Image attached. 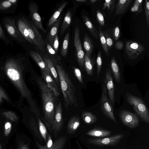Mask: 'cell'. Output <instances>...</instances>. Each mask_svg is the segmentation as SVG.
Returning <instances> with one entry per match:
<instances>
[{"mask_svg":"<svg viewBox=\"0 0 149 149\" xmlns=\"http://www.w3.org/2000/svg\"><path fill=\"white\" fill-rule=\"evenodd\" d=\"M37 81L40 91L44 116L41 118L51 133L53 131L57 98L42 78L37 77Z\"/></svg>","mask_w":149,"mask_h":149,"instance_id":"1","label":"cell"},{"mask_svg":"<svg viewBox=\"0 0 149 149\" xmlns=\"http://www.w3.org/2000/svg\"><path fill=\"white\" fill-rule=\"evenodd\" d=\"M56 68L58 75L61 91L63 94L65 107L68 110L70 106L77 107L78 104L75 95V88L68 73L60 62Z\"/></svg>","mask_w":149,"mask_h":149,"instance_id":"2","label":"cell"},{"mask_svg":"<svg viewBox=\"0 0 149 149\" xmlns=\"http://www.w3.org/2000/svg\"><path fill=\"white\" fill-rule=\"evenodd\" d=\"M1 22L8 35L12 39L22 46L25 47L26 41L17 28L15 16L3 17L1 19Z\"/></svg>","mask_w":149,"mask_h":149,"instance_id":"3","label":"cell"},{"mask_svg":"<svg viewBox=\"0 0 149 149\" xmlns=\"http://www.w3.org/2000/svg\"><path fill=\"white\" fill-rule=\"evenodd\" d=\"M127 101L132 106L141 120L149 125V111L142 99L127 92L125 95Z\"/></svg>","mask_w":149,"mask_h":149,"instance_id":"4","label":"cell"},{"mask_svg":"<svg viewBox=\"0 0 149 149\" xmlns=\"http://www.w3.org/2000/svg\"><path fill=\"white\" fill-rule=\"evenodd\" d=\"M22 16L26 26L29 37L36 48L44 52L45 43L41 34L32 21L24 15L22 14Z\"/></svg>","mask_w":149,"mask_h":149,"instance_id":"5","label":"cell"},{"mask_svg":"<svg viewBox=\"0 0 149 149\" xmlns=\"http://www.w3.org/2000/svg\"><path fill=\"white\" fill-rule=\"evenodd\" d=\"M124 137L123 134H118L105 138H91L88 139L87 142L88 143L98 146H116Z\"/></svg>","mask_w":149,"mask_h":149,"instance_id":"6","label":"cell"},{"mask_svg":"<svg viewBox=\"0 0 149 149\" xmlns=\"http://www.w3.org/2000/svg\"><path fill=\"white\" fill-rule=\"evenodd\" d=\"M100 104L101 110L103 114L117 124L113 113V107L107 96V91L104 84L102 86Z\"/></svg>","mask_w":149,"mask_h":149,"instance_id":"7","label":"cell"},{"mask_svg":"<svg viewBox=\"0 0 149 149\" xmlns=\"http://www.w3.org/2000/svg\"><path fill=\"white\" fill-rule=\"evenodd\" d=\"M145 50V47L139 42L130 40L125 43V53L130 60H134L137 58Z\"/></svg>","mask_w":149,"mask_h":149,"instance_id":"8","label":"cell"},{"mask_svg":"<svg viewBox=\"0 0 149 149\" xmlns=\"http://www.w3.org/2000/svg\"><path fill=\"white\" fill-rule=\"evenodd\" d=\"M74 43L75 49V56L79 66L81 68L84 67V53L81 46L80 36L79 29L76 26L74 29Z\"/></svg>","mask_w":149,"mask_h":149,"instance_id":"9","label":"cell"},{"mask_svg":"<svg viewBox=\"0 0 149 149\" xmlns=\"http://www.w3.org/2000/svg\"><path fill=\"white\" fill-rule=\"evenodd\" d=\"M119 115L123 123L129 128L134 129L139 126L140 120L136 114L124 109L121 110Z\"/></svg>","mask_w":149,"mask_h":149,"instance_id":"10","label":"cell"},{"mask_svg":"<svg viewBox=\"0 0 149 149\" xmlns=\"http://www.w3.org/2000/svg\"><path fill=\"white\" fill-rule=\"evenodd\" d=\"M64 124L62 105L61 102L58 100L56 104L53 128L52 133L55 138H57L58 133L63 127Z\"/></svg>","mask_w":149,"mask_h":149,"instance_id":"11","label":"cell"},{"mask_svg":"<svg viewBox=\"0 0 149 149\" xmlns=\"http://www.w3.org/2000/svg\"><path fill=\"white\" fill-rule=\"evenodd\" d=\"M29 9L32 22L36 27L46 33L47 31L43 26L41 18L38 12V7L37 5L33 1H31L29 5Z\"/></svg>","mask_w":149,"mask_h":149,"instance_id":"12","label":"cell"},{"mask_svg":"<svg viewBox=\"0 0 149 149\" xmlns=\"http://www.w3.org/2000/svg\"><path fill=\"white\" fill-rule=\"evenodd\" d=\"M103 81L107 91L109 99L112 106H113L115 102L114 86L110 68L106 69Z\"/></svg>","mask_w":149,"mask_h":149,"instance_id":"13","label":"cell"},{"mask_svg":"<svg viewBox=\"0 0 149 149\" xmlns=\"http://www.w3.org/2000/svg\"><path fill=\"white\" fill-rule=\"evenodd\" d=\"M42 78L46 83L48 87L53 92L58 98L60 95V91L57 84L53 76L50 73L41 70Z\"/></svg>","mask_w":149,"mask_h":149,"instance_id":"14","label":"cell"},{"mask_svg":"<svg viewBox=\"0 0 149 149\" xmlns=\"http://www.w3.org/2000/svg\"><path fill=\"white\" fill-rule=\"evenodd\" d=\"M18 3V0H0V13L14 14Z\"/></svg>","mask_w":149,"mask_h":149,"instance_id":"15","label":"cell"},{"mask_svg":"<svg viewBox=\"0 0 149 149\" xmlns=\"http://www.w3.org/2000/svg\"><path fill=\"white\" fill-rule=\"evenodd\" d=\"M112 133L110 131L98 126H95L92 129L88 131L87 135L98 138L104 137L110 135Z\"/></svg>","mask_w":149,"mask_h":149,"instance_id":"16","label":"cell"},{"mask_svg":"<svg viewBox=\"0 0 149 149\" xmlns=\"http://www.w3.org/2000/svg\"><path fill=\"white\" fill-rule=\"evenodd\" d=\"M67 140L65 136H61L56 140L52 146L49 148H47L45 145H41L38 142H36V144L39 149H64L66 144Z\"/></svg>","mask_w":149,"mask_h":149,"instance_id":"17","label":"cell"},{"mask_svg":"<svg viewBox=\"0 0 149 149\" xmlns=\"http://www.w3.org/2000/svg\"><path fill=\"white\" fill-rule=\"evenodd\" d=\"M29 54L40 68L41 70L51 74L47 65L38 53L34 51L30 50L29 51Z\"/></svg>","mask_w":149,"mask_h":149,"instance_id":"18","label":"cell"},{"mask_svg":"<svg viewBox=\"0 0 149 149\" xmlns=\"http://www.w3.org/2000/svg\"><path fill=\"white\" fill-rule=\"evenodd\" d=\"M80 118L78 115L72 116L68 122L67 132L69 134L74 133L80 126L81 124Z\"/></svg>","mask_w":149,"mask_h":149,"instance_id":"19","label":"cell"},{"mask_svg":"<svg viewBox=\"0 0 149 149\" xmlns=\"http://www.w3.org/2000/svg\"><path fill=\"white\" fill-rule=\"evenodd\" d=\"M47 65L56 83L59 84L58 75L56 68V65L48 56H44L42 58Z\"/></svg>","mask_w":149,"mask_h":149,"instance_id":"20","label":"cell"},{"mask_svg":"<svg viewBox=\"0 0 149 149\" xmlns=\"http://www.w3.org/2000/svg\"><path fill=\"white\" fill-rule=\"evenodd\" d=\"M132 1V0H118L116 5L115 15H119L124 13Z\"/></svg>","mask_w":149,"mask_h":149,"instance_id":"21","label":"cell"},{"mask_svg":"<svg viewBox=\"0 0 149 149\" xmlns=\"http://www.w3.org/2000/svg\"><path fill=\"white\" fill-rule=\"evenodd\" d=\"M61 19V17L60 16L56 20L52 25V27L48 34V39L51 46H52L55 37L57 35Z\"/></svg>","mask_w":149,"mask_h":149,"instance_id":"22","label":"cell"},{"mask_svg":"<svg viewBox=\"0 0 149 149\" xmlns=\"http://www.w3.org/2000/svg\"><path fill=\"white\" fill-rule=\"evenodd\" d=\"M82 19L88 30L91 35L96 39H98L99 33L96 28L93 25L91 21L86 15L82 16Z\"/></svg>","mask_w":149,"mask_h":149,"instance_id":"23","label":"cell"},{"mask_svg":"<svg viewBox=\"0 0 149 149\" xmlns=\"http://www.w3.org/2000/svg\"><path fill=\"white\" fill-rule=\"evenodd\" d=\"M83 45L86 54L91 58L94 47L93 42L87 33H85L83 38Z\"/></svg>","mask_w":149,"mask_h":149,"instance_id":"24","label":"cell"},{"mask_svg":"<svg viewBox=\"0 0 149 149\" xmlns=\"http://www.w3.org/2000/svg\"><path fill=\"white\" fill-rule=\"evenodd\" d=\"M111 66L116 82L118 83H120L121 81V74L119 66L114 56L111 59Z\"/></svg>","mask_w":149,"mask_h":149,"instance_id":"25","label":"cell"},{"mask_svg":"<svg viewBox=\"0 0 149 149\" xmlns=\"http://www.w3.org/2000/svg\"><path fill=\"white\" fill-rule=\"evenodd\" d=\"M95 62L94 60L90 58L87 54H84V65L87 74L92 76L93 73Z\"/></svg>","mask_w":149,"mask_h":149,"instance_id":"26","label":"cell"},{"mask_svg":"<svg viewBox=\"0 0 149 149\" xmlns=\"http://www.w3.org/2000/svg\"><path fill=\"white\" fill-rule=\"evenodd\" d=\"M82 119L84 123L88 125L94 123L97 119L96 116L92 113L87 111H83L81 115Z\"/></svg>","mask_w":149,"mask_h":149,"instance_id":"27","label":"cell"},{"mask_svg":"<svg viewBox=\"0 0 149 149\" xmlns=\"http://www.w3.org/2000/svg\"><path fill=\"white\" fill-rule=\"evenodd\" d=\"M72 15L70 11H68L66 14L61 24L60 33L62 35L69 26L71 22Z\"/></svg>","mask_w":149,"mask_h":149,"instance_id":"28","label":"cell"},{"mask_svg":"<svg viewBox=\"0 0 149 149\" xmlns=\"http://www.w3.org/2000/svg\"><path fill=\"white\" fill-rule=\"evenodd\" d=\"M68 3V1H65L60 5L57 10L54 13L49 19L48 24V26L49 27H50L52 26L56 20L58 18L61 13L67 5Z\"/></svg>","mask_w":149,"mask_h":149,"instance_id":"29","label":"cell"},{"mask_svg":"<svg viewBox=\"0 0 149 149\" xmlns=\"http://www.w3.org/2000/svg\"><path fill=\"white\" fill-rule=\"evenodd\" d=\"M47 47L48 53L50 54V56L48 57L56 65L59 62L61 57L57 55L56 52L52 48L50 45L48 43L47 44Z\"/></svg>","mask_w":149,"mask_h":149,"instance_id":"30","label":"cell"},{"mask_svg":"<svg viewBox=\"0 0 149 149\" xmlns=\"http://www.w3.org/2000/svg\"><path fill=\"white\" fill-rule=\"evenodd\" d=\"M70 35L68 32L65 36L61 48L60 54L64 57H65L67 54L69 41Z\"/></svg>","mask_w":149,"mask_h":149,"instance_id":"31","label":"cell"},{"mask_svg":"<svg viewBox=\"0 0 149 149\" xmlns=\"http://www.w3.org/2000/svg\"><path fill=\"white\" fill-rule=\"evenodd\" d=\"M99 36L102 47L106 54L109 56V54L108 49L105 38L104 36V33L101 27H100L99 30Z\"/></svg>","mask_w":149,"mask_h":149,"instance_id":"32","label":"cell"},{"mask_svg":"<svg viewBox=\"0 0 149 149\" xmlns=\"http://www.w3.org/2000/svg\"><path fill=\"white\" fill-rule=\"evenodd\" d=\"M37 118L40 134L46 143L47 140V135L48 132L45 125L42 123L40 117H38Z\"/></svg>","mask_w":149,"mask_h":149,"instance_id":"33","label":"cell"},{"mask_svg":"<svg viewBox=\"0 0 149 149\" xmlns=\"http://www.w3.org/2000/svg\"><path fill=\"white\" fill-rule=\"evenodd\" d=\"M143 1V0H135L131 7V11L137 13L141 12L142 11V5Z\"/></svg>","mask_w":149,"mask_h":149,"instance_id":"34","label":"cell"},{"mask_svg":"<svg viewBox=\"0 0 149 149\" xmlns=\"http://www.w3.org/2000/svg\"><path fill=\"white\" fill-rule=\"evenodd\" d=\"M116 1L114 0H107L104 1L103 4L102 10H104L106 8L108 11L111 13L113 10L116 6Z\"/></svg>","mask_w":149,"mask_h":149,"instance_id":"35","label":"cell"},{"mask_svg":"<svg viewBox=\"0 0 149 149\" xmlns=\"http://www.w3.org/2000/svg\"><path fill=\"white\" fill-rule=\"evenodd\" d=\"M38 124L34 119L30 123V126L31 129L33 132L34 135L41 141H42L41 136L40 134L38 126Z\"/></svg>","mask_w":149,"mask_h":149,"instance_id":"36","label":"cell"},{"mask_svg":"<svg viewBox=\"0 0 149 149\" xmlns=\"http://www.w3.org/2000/svg\"><path fill=\"white\" fill-rule=\"evenodd\" d=\"M0 39L4 42L5 44L8 45L11 43V41L9 37L6 34L3 29L0 23Z\"/></svg>","mask_w":149,"mask_h":149,"instance_id":"37","label":"cell"},{"mask_svg":"<svg viewBox=\"0 0 149 149\" xmlns=\"http://www.w3.org/2000/svg\"><path fill=\"white\" fill-rule=\"evenodd\" d=\"M7 73L8 76L13 80H17L19 78V73L16 70L14 69H9L7 71Z\"/></svg>","mask_w":149,"mask_h":149,"instance_id":"38","label":"cell"},{"mask_svg":"<svg viewBox=\"0 0 149 149\" xmlns=\"http://www.w3.org/2000/svg\"><path fill=\"white\" fill-rule=\"evenodd\" d=\"M96 62L97 74V76L98 77L100 72L102 65V59L101 52L100 51L98 52L97 58Z\"/></svg>","mask_w":149,"mask_h":149,"instance_id":"39","label":"cell"},{"mask_svg":"<svg viewBox=\"0 0 149 149\" xmlns=\"http://www.w3.org/2000/svg\"><path fill=\"white\" fill-rule=\"evenodd\" d=\"M145 13L146 23L148 27H149V0H146L144 5Z\"/></svg>","mask_w":149,"mask_h":149,"instance_id":"40","label":"cell"},{"mask_svg":"<svg viewBox=\"0 0 149 149\" xmlns=\"http://www.w3.org/2000/svg\"><path fill=\"white\" fill-rule=\"evenodd\" d=\"M108 49L109 51L113 45V41L110 35L106 31L103 32Z\"/></svg>","mask_w":149,"mask_h":149,"instance_id":"41","label":"cell"},{"mask_svg":"<svg viewBox=\"0 0 149 149\" xmlns=\"http://www.w3.org/2000/svg\"><path fill=\"white\" fill-rule=\"evenodd\" d=\"M73 70L74 74L77 79L80 83L82 84L83 81L81 70L79 68L76 67H74Z\"/></svg>","mask_w":149,"mask_h":149,"instance_id":"42","label":"cell"},{"mask_svg":"<svg viewBox=\"0 0 149 149\" xmlns=\"http://www.w3.org/2000/svg\"><path fill=\"white\" fill-rule=\"evenodd\" d=\"M96 17L97 20L99 24L102 26L104 25V20L102 14L99 10L96 11Z\"/></svg>","mask_w":149,"mask_h":149,"instance_id":"43","label":"cell"},{"mask_svg":"<svg viewBox=\"0 0 149 149\" xmlns=\"http://www.w3.org/2000/svg\"><path fill=\"white\" fill-rule=\"evenodd\" d=\"M12 129V125L9 122L6 123L4 129V134L5 136H8L10 133Z\"/></svg>","mask_w":149,"mask_h":149,"instance_id":"44","label":"cell"},{"mask_svg":"<svg viewBox=\"0 0 149 149\" xmlns=\"http://www.w3.org/2000/svg\"><path fill=\"white\" fill-rule=\"evenodd\" d=\"M113 36L116 40H117L119 38L120 36V31L119 27L118 26H116L113 31Z\"/></svg>","mask_w":149,"mask_h":149,"instance_id":"45","label":"cell"},{"mask_svg":"<svg viewBox=\"0 0 149 149\" xmlns=\"http://www.w3.org/2000/svg\"><path fill=\"white\" fill-rule=\"evenodd\" d=\"M53 143L51 136L48 132L47 135V140L45 145L47 148H49L52 146Z\"/></svg>","mask_w":149,"mask_h":149,"instance_id":"46","label":"cell"},{"mask_svg":"<svg viewBox=\"0 0 149 149\" xmlns=\"http://www.w3.org/2000/svg\"><path fill=\"white\" fill-rule=\"evenodd\" d=\"M17 149H29L28 144L25 143L22 141L20 140L18 143Z\"/></svg>","mask_w":149,"mask_h":149,"instance_id":"47","label":"cell"},{"mask_svg":"<svg viewBox=\"0 0 149 149\" xmlns=\"http://www.w3.org/2000/svg\"><path fill=\"white\" fill-rule=\"evenodd\" d=\"M59 44V39L58 35H57L55 37L52 45L53 49L56 52L58 51Z\"/></svg>","mask_w":149,"mask_h":149,"instance_id":"48","label":"cell"},{"mask_svg":"<svg viewBox=\"0 0 149 149\" xmlns=\"http://www.w3.org/2000/svg\"><path fill=\"white\" fill-rule=\"evenodd\" d=\"M124 44L123 42L121 41H117L115 45L116 48L118 50L122 49L123 47Z\"/></svg>","mask_w":149,"mask_h":149,"instance_id":"49","label":"cell"},{"mask_svg":"<svg viewBox=\"0 0 149 149\" xmlns=\"http://www.w3.org/2000/svg\"><path fill=\"white\" fill-rule=\"evenodd\" d=\"M99 1V0H90V1L91 2V3H94L96 2L97 1Z\"/></svg>","mask_w":149,"mask_h":149,"instance_id":"50","label":"cell"},{"mask_svg":"<svg viewBox=\"0 0 149 149\" xmlns=\"http://www.w3.org/2000/svg\"><path fill=\"white\" fill-rule=\"evenodd\" d=\"M76 1L80 2H84L86 1V0H76Z\"/></svg>","mask_w":149,"mask_h":149,"instance_id":"51","label":"cell"},{"mask_svg":"<svg viewBox=\"0 0 149 149\" xmlns=\"http://www.w3.org/2000/svg\"><path fill=\"white\" fill-rule=\"evenodd\" d=\"M2 147V146L1 145V144L0 143V148Z\"/></svg>","mask_w":149,"mask_h":149,"instance_id":"52","label":"cell"}]
</instances>
